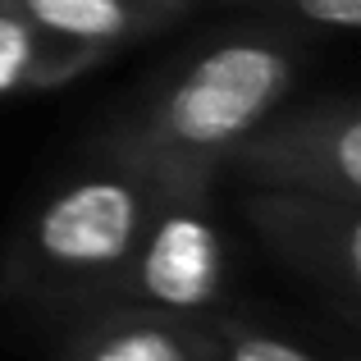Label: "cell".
I'll return each mask as SVG.
<instances>
[{
  "label": "cell",
  "instance_id": "1",
  "mask_svg": "<svg viewBox=\"0 0 361 361\" xmlns=\"http://www.w3.org/2000/svg\"><path fill=\"white\" fill-rule=\"evenodd\" d=\"M298 64V46L274 32L220 37L106 142L110 165L147 178L160 197L206 202L243 142L283 110Z\"/></svg>",
  "mask_w": 361,
  "mask_h": 361
},
{
  "label": "cell",
  "instance_id": "2",
  "mask_svg": "<svg viewBox=\"0 0 361 361\" xmlns=\"http://www.w3.org/2000/svg\"><path fill=\"white\" fill-rule=\"evenodd\" d=\"M160 202L165 197L147 178L119 165L64 183L27 224V274L64 288H110L137 252Z\"/></svg>",
  "mask_w": 361,
  "mask_h": 361
},
{
  "label": "cell",
  "instance_id": "3",
  "mask_svg": "<svg viewBox=\"0 0 361 361\" xmlns=\"http://www.w3.org/2000/svg\"><path fill=\"white\" fill-rule=\"evenodd\" d=\"M229 169L265 192H320L361 202V101L279 110L243 142Z\"/></svg>",
  "mask_w": 361,
  "mask_h": 361
},
{
  "label": "cell",
  "instance_id": "4",
  "mask_svg": "<svg viewBox=\"0 0 361 361\" xmlns=\"http://www.w3.org/2000/svg\"><path fill=\"white\" fill-rule=\"evenodd\" d=\"M202 206L206 202L165 197L110 288L165 316H192L211 307L224 293V238Z\"/></svg>",
  "mask_w": 361,
  "mask_h": 361
},
{
  "label": "cell",
  "instance_id": "5",
  "mask_svg": "<svg viewBox=\"0 0 361 361\" xmlns=\"http://www.w3.org/2000/svg\"><path fill=\"white\" fill-rule=\"evenodd\" d=\"M247 215L283 261L361 307V202L256 188Z\"/></svg>",
  "mask_w": 361,
  "mask_h": 361
},
{
  "label": "cell",
  "instance_id": "6",
  "mask_svg": "<svg viewBox=\"0 0 361 361\" xmlns=\"http://www.w3.org/2000/svg\"><path fill=\"white\" fill-rule=\"evenodd\" d=\"M9 5L32 18L46 37L110 60L119 46H133L183 18L197 0H9Z\"/></svg>",
  "mask_w": 361,
  "mask_h": 361
},
{
  "label": "cell",
  "instance_id": "7",
  "mask_svg": "<svg viewBox=\"0 0 361 361\" xmlns=\"http://www.w3.org/2000/svg\"><path fill=\"white\" fill-rule=\"evenodd\" d=\"M69 361H220V348L197 325L165 311H137L92 325L73 343Z\"/></svg>",
  "mask_w": 361,
  "mask_h": 361
},
{
  "label": "cell",
  "instance_id": "8",
  "mask_svg": "<svg viewBox=\"0 0 361 361\" xmlns=\"http://www.w3.org/2000/svg\"><path fill=\"white\" fill-rule=\"evenodd\" d=\"M97 64L101 55L46 37L32 18H23L9 0H0V101L64 87Z\"/></svg>",
  "mask_w": 361,
  "mask_h": 361
},
{
  "label": "cell",
  "instance_id": "9",
  "mask_svg": "<svg viewBox=\"0 0 361 361\" xmlns=\"http://www.w3.org/2000/svg\"><path fill=\"white\" fill-rule=\"evenodd\" d=\"M256 14L283 18L307 27H334V32H361V0H233Z\"/></svg>",
  "mask_w": 361,
  "mask_h": 361
},
{
  "label": "cell",
  "instance_id": "10",
  "mask_svg": "<svg viewBox=\"0 0 361 361\" xmlns=\"http://www.w3.org/2000/svg\"><path fill=\"white\" fill-rule=\"evenodd\" d=\"M220 361H320V357L302 353V348L283 343V338H270V334H256V329L229 325V329H224Z\"/></svg>",
  "mask_w": 361,
  "mask_h": 361
}]
</instances>
